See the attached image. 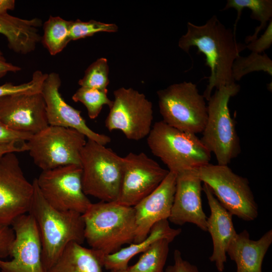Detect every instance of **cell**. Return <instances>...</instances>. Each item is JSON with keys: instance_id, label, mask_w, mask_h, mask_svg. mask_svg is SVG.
Listing matches in <instances>:
<instances>
[{"instance_id": "cell-1", "label": "cell", "mask_w": 272, "mask_h": 272, "mask_svg": "<svg viewBox=\"0 0 272 272\" xmlns=\"http://www.w3.org/2000/svg\"><path fill=\"white\" fill-rule=\"evenodd\" d=\"M187 30L178 42L179 47L189 53L191 47L203 54L205 65L210 70L209 83L203 96L208 101L214 88L235 83L232 67L235 59L246 48V45L237 42L235 33L227 28L214 15L202 25L191 22L187 24Z\"/></svg>"}, {"instance_id": "cell-2", "label": "cell", "mask_w": 272, "mask_h": 272, "mask_svg": "<svg viewBox=\"0 0 272 272\" xmlns=\"http://www.w3.org/2000/svg\"><path fill=\"white\" fill-rule=\"evenodd\" d=\"M34 194L29 211L35 221L42 247V262L46 272L56 261L70 243L85 241V224L82 214L60 211L52 207L43 197L33 181Z\"/></svg>"}, {"instance_id": "cell-3", "label": "cell", "mask_w": 272, "mask_h": 272, "mask_svg": "<svg viewBox=\"0 0 272 272\" xmlns=\"http://www.w3.org/2000/svg\"><path fill=\"white\" fill-rule=\"evenodd\" d=\"M85 240L104 255L113 253L133 242L136 232L133 207L116 201L91 203L82 214Z\"/></svg>"}, {"instance_id": "cell-4", "label": "cell", "mask_w": 272, "mask_h": 272, "mask_svg": "<svg viewBox=\"0 0 272 272\" xmlns=\"http://www.w3.org/2000/svg\"><path fill=\"white\" fill-rule=\"evenodd\" d=\"M152 153L177 174L210 163L211 153L195 134L174 128L162 120L156 122L147 136Z\"/></svg>"}, {"instance_id": "cell-5", "label": "cell", "mask_w": 272, "mask_h": 272, "mask_svg": "<svg viewBox=\"0 0 272 272\" xmlns=\"http://www.w3.org/2000/svg\"><path fill=\"white\" fill-rule=\"evenodd\" d=\"M240 89L235 83L222 86L208 100V117L200 140L214 154L218 165H228L241 152L239 138L228 106L230 98Z\"/></svg>"}, {"instance_id": "cell-6", "label": "cell", "mask_w": 272, "mask_h": 272, "mask_svg": "<svg viewBox=\"0 0 272 272\" xmlns=\"http://www.w3.org/2000/svg\"><path fill=\"white\" fill-rule=\"evenodd\" d=\"M83 189L103 201H116L123 173V158L111 149L88 139L80 156Z\"/></svg>"}, {"instance_id": "cell-7", "label": "cell", "mask_w": 272, "mask_h": 272, "mask_svg": "<svg viewBox=\"0 0 272 272\" xmlns=\"http://www.w3.org/2000/svg\"><path fill=\"white\" fill-rule=\"evenodd\" d=\"M194 171L232 215L245 221L257 217L258 205L246 178L235 173L228 165L209 163Z\"/></svg>"}, {"instance_id": "cell-8", "label": "cell", "mask_w": 272, "mask_h": 272, "mask_svg": "<svg viewBox=\"0 0 272 272\" xmlns=\"http://www.w3.org/2000/svg\"><path fill=\"white\" fill-rule=\"evenodd\" d=\"M162 121L179 130L201 133L208 117L205 98L191 82L174 84L157 92Z\"/></svg>"}, {"instance_id": "cell-9", "label": "cell", "mask_w": 272, "mask_h": 272, "mask_svg": "<svg viewBox=\"0 0 272 272\" xmlns=\"http://www.w3.org/2000/svg\"><path fill=\"white\" fill-rule=\"evenodd\" d=\"M86 141V137L74 129L49 125L27 141V152L42 171L81 166V152Z\"/></svg>"}, {"instance_id": "cell-10", "label": "cell", "mask_w": 272, "mask_h": 272, "mask_svg": "<svg viewBox=\"0 0 272 272\" xmlns=\"http://www.w3.org/2000/svg\"><path fill=\"white\" fill-rule=\"evenodd\" d=\"M114 97L105 122L107 129L120 130L130 140L147 137L153 120L152 102L144 94L130 88L115 90Z\"/></svg>"}, {"instance_id": "cell-11", "label": "cell", "mask_w": 272, "mask_h": 272, "mask_svg": "<svg viewBox=\"0 0 272 272\" xmlns=\"http://www.w3.org/2000/svg\"><path fill=\"white\" fill-rule=\"evenodd\" d=\"M82 173L81 166L69 165L42 171L35 180L43 197L52 207L83 214L92 202L83 191Z\"/></svg>"}, {"instance_id": "cell-12", "label": "cell", "mask_w": 272, "mask_h": 272, "mask_svg": "<svg viewBox=\"0 0 272 272\" xmlns=\"http://www.w3.org/2000/svg\"><path fill=\"white\" fill-rule=\"evenodd\" d=\"M34 189L15 153L0 158V225L11 226L17 218L29 213Z\"/></svg>"}, {"instance_id": "cell-13", "label": "cell", "mask_w": 272, "mask_h": 272, "mask_svg": "<svg viewBox=\"0 0 272 272\" xmlns=\"http://www.w3.org/2000/svg\"><path fill=\"white\" fill-rule=\"evenodd\" d=\"M123 158L121 184L115 201L133 207L153 191L169 171L143 152H130Z\"/></svg>"}, {"instance_id": "cell-14", "label": "cell", "mask_w": 272, "mask_h": 272, "mask_svg": "<svg viewBox=\"0 0 272 272\" xmlns=\"http://www.w3.org/2000/svg\"><path fill=\"white\" fill-rule=\"evenodd\" d=\"M15 233L10 260L0 258L1 272H45L42 247L35 220L29 213L17 218L11 225Z\"/></svg>"}, {"instance_id": "cell-15", "label": "cell", "mask_w": 272, "mask_h": 272, "mask_svg": "<svg viewBox=\"0 0 272 272\" xmlns=\"http://www.w3.org/2000/svg\"><path fill=\"white\" fill-rule=\"evenodd\" d=\"M0 119L13 130L32 135L49 125L41 92L0 98Z\"/></svg>"}, {"instance_id": "cell-16", "label": "cell", "mask_w": 272, "mask_h": 272, "mask_svg": "<svg viewBox=\"0 0 272 272\" xmlns=\"http://www.w3.org/2000/svg\"><path fill=\"white\" fill-rule=\"evenodd\" d=\"M61 80L56 73L48 74L41 91L44 98L49 125L74 129L88 139L105 146L111 139L107 135L91 129L81 115V111L68 104L59 92Z\"/></svg>"}, {"instance_id": "cell-17", "label": "cell", "mask_w": 272, "mask_h": 272, "mask_svg": "<svg viewBox=\"0 0 272 272\" xmlns=\"http://www.w3.org/2000/svg\"><path fill=\"white\" fill-rule=\"evenodd\" d=\"M176 175L174 200L168 220L180 226L192 223L207 231V217L203 211L201 198L202 181L194 169Z\"/></svg>"}, {"instance_id": "cell-18", "label": "cell", "mask_w": 272, "mask_h": 272, "mask_svg": "<svg viewBox=\"0 0 272 272\" xmlns=\"http://www.w3.org/2000/svg\"><path fill=\"white\" fill-rule=\"evenodd\" d=\"M176 175L169 171L153 191L133 207L136 232L133 243L145 239L156 223L168 219L174 200Z\"/></svg>"}, {"instance_id": "cell-19", "label": "cell", "mask_w": 272, "mask_h": 272, "mask_svg": "<svg viewBox=\"0 0 272 272\" xmlns=\"http://www.w3.org/2000/svg\"><path fill=\"white\" fill-rule=\"evenodd\" d=\"M202 191L206 195L211 211L210 216L207 218V231L211 236L213 249L209 259L215 262L219 271L222 272L227 261V249L237 233L233 223V215L220 203L205 183Z\"/></svg>"}, {"instance_id": "cell-20", "label": "cell", "mask_w": 272, "mask_h": 272, "mask_svg": "<svg viewBox=\"0 0 272 272\" xmlns=\"http://www.w3.org/2000/svg\"><path fill=\"white\" fill-rule=\"evenodd\" d=\"M271 243L272 230L257 240H251L244 230L231 241L226 253L235 262L236 272H262V262Z\"/></svg>"}, {"instance_id": "cell-21", "label": "cell", "mask_w": 272, "mask_h": 272, "mask_svg": "<svg viewBox=\"0 0 272 272\" xmlns=\"http://www.w3.org/2000/svg\"><path fill=\"white\" fill-rule=\"evenodd\" d=\"M42 25L40 19H22L8 13L0 14V34L8 40V46L13 51L27 54L36 48L41 41L38 28Z\"/></svg>"}, {"instance_id": "cell-22", "label": "cell", "mask_w": 272, "mask_h": 272, "mask_svg": "<svg viewBox=\"0 0 272 272\" xmlns=\"http://www.w3.org/2000/svg\"><path fill=\"white\" fill-rule=\"evenodd\" d=\"M181 232L180 228H171L168 220H161L153 226L147 237L143 241L132 243L113 253L105 255L103 267L110 271L126 270L129 260L135 255L144 252L158 240L166 239L171 242Z\"/></svg>"}, {"instance_id": "cell-23", "label": "cell", "mask_w": 272, "mask_h": 272, "mask_svg": "<svg viewBox=\"0 0 272 272\" xmlns=\"http://www.w3.org/2000/svg\"><path fill=\"white\" fill-rule=\"evenodd\" d=\"M104 255L100 251L72 242L46 272H102Z\"/></svg>"}, {"instance_id": "cell-24", "label": "cell", "mask_w": 272, "mask_h": 272, "mask_svg": "<svg viewBox=\"0 0 272 272\" xmlns=\"http://www.w3.org/2000/svg\"><path fill=\"white\" fill-rule=\"evenodd\" d=\"M230 8L235 9L237 13L233 31L234 33L242 11L244 8L249 9L251 11V19L257 20L260 23L259 26L256 28L253 35L247 36L245 38V42L247 44L257 38L260 31L265 29L267 23L272 19L271 0H228L223 10Z\"/></svg>"}, {"instance_id": "cell-25", "label": "cell", "mask_w": 272, "mask_h": 272, "mask_svg": "<svg viewBox=\"0 0 272 272\" xmlns=\"http://www.w3.org/2000/svg\"><path fill=\"white\" fill-rule=\"evenodd\" d=\"M70 23L59 16H50L43 24L41 41L50 55L60 53L71 41Z\"/></svg>"}, {"instance_id": "cell-26", "label": "cell", "mask_w": 272, "mask_h": 272, "mask_svg": "<svg viewBox=\"0 0 272 272\" xmlns=\"http://www.w3.org/2000/svg\"><path fill=\"white\" fill-rule=\"evenodd\" d=\"M170 243L166 239L154 242L142 253L134 264L127 267V272H163Z\"/></svg>"}, {"instance_id": "cell-27", "label": "cell", "mask_w": 272, "mask_h": 272, "mask_svg": "<svg viewBox=\"0 0 272 272\" xmlns=\"http://www.w3.org/2000/svg\"><path fill=\"white\" fill-rule=\"evenodd\" d=\"M264 72L272 76V61L266 54L251 53L246 57L239 55L232 67L233 80L239 81L245 75L253 72Z\"/></svg>"}, {"instance_id": "cell-28", "label": "cell", "mask_w": 272, "mask_h": 272, "mask_svg": "<svg viewBox=\"0 0 272 272\" xmlns=\"http://www.w3.org/2000/svg\"><path fill=\"white\" fill-rule=\"evenodd\" d=\"M108 90H99L81 87L72 96L75 102H80L86 107L88 116L92 119H95L100 114L104 105L110 108L113 100L107 97Z\"/></svg>"}, {"instance_id": "cell-29", "label": "cell", "mask_w": 272, "mask_h": 272, "mask_svg": "<svg viewBox=\"0 0 272 272\" xmlns=\"http://www.w3.org/2000/svg\"><path fill=\"white\" fill-rule=\"evenodd\" d=\"M109 67L105 58H100L91 64L78 84L81 87L106 90L109 83Z\"/></svg>"}, {"instance_id": "cell-30", "label": "cell", "mask_w": 272, "mask_h": 272, "mask_svg": "<svg viewBox=\"0 0 272 272\" xmlns=\"http://www.w3.org/2000/svg\"><path fill=\"white\" fill-rule=\"evenodd\" d=\"M118 27L114 24L105 23L90 20L87 22L80 20L70 21V37L71 41L76 40L93 36L101 32H115Z\"/></svg>"}, {"instance_id": "cell-31", "label": "cell", "mask_w": 272, "mask_h": 272, "mask_svg": "<svg viewBox=\"0 0 272 272\" xmlns=\"http://www.w3.org/2000/svg\"><path fill=\"white\" fill-rule=\"evenodd\" d=\"M47 75L48 74L37 70L33 73L31 80L27 83L14 85L8 82L0 85V98L13 94L40 93Z\"/></svg>"}, {"instance_id": "cell-32", "label": "cell", "mask_w": 272, "mask_h": 272, "mask_svg": "<svg viewBox=\"0 0 272 272\" xmlns=\"http://www.w3.org/2000/svg\"><path fill=\"white\" fill-rule=\"evenodd\" d=\"M272 44V19L268 22L266 29L259 37L251 41L246 45V48L252 52L261 53L268 49Z\"/></svg>"}, {"instance_id": "cell-33", "label": "cell", "mask_w": 272, "mask_h": 272, "mask_svg": "<svg viewBox=\"0 0 272 272\" xmlns=\"http://www.w3.org/2000/svg\"><path fill=\"white\" fill-rule=\"evenodd\" d=\"M15 233L11 226L0 225V258L10 256Z\"/></svg>"}, {"instance_id": "cell-34", "label": "cell", "mask_w": 272, "mask_h": 272, "mask_svg": "<svg viewBox=\"0 0 272 272\" xmlns=\"http://www.w3.org/2000/svg\"><path fill=\"white\" fill-rule=\"evenodd\" d=\"M32 135L30 133L13 130L8 127L0 119V145L20 141L27 142Z\"/></svg>"}, {"instance_id": "cell-35", "label": "cell", "mask_w": 272, "mask_h": 272, "mask_svg": "<svg viewBox=\"0 0 272 272\" xmlns=\"http://www.w3.org/2000/svg\"><path fill=\"white\" fill-rule=\"evenodd\" d=\"M165 272H199L196 266L183 259L178 249L174 252V263L169 265Z\"/></svg>"}, {"instance_id": "cell-36", "label": "cell", "mask_w": 272, "mask_h": 272, "mask_svg": "<svg viewBox=\"0 0 272 272\" xmlns=\"http://www.w3.org/2000/svg\"><path fill=\"white\" fill-rule=\"evenodd\" d=\"M28 150L27 142L24 141L0 145V158L7 153L27 152Z\"/></svg>"}, {"instance_id": "cell-37", "label": "cell", "mask_w": 272, "mask_h": 272, "mask_svg": "<svg viewBox=\"0 0 272 272\" xmlns=\"http://www.w3.org/2000/svg\"><path fill=\"white\" fill-rule=\"evenodd\" d=\"M21 70V68L8 62L3 53L0 50V79L5 77L8 73H16Z\"/></svg>"}, {"instance_id": "cell-38", "label": "cell", "mask_w": 272, "mask_h": 272, "mask_svg": "<svg viewBox=\"0 0 272 272\" xmlns=\"http://www.w3.org/2000/svg\"><path fill=\"white\" fill-rule=\"evenodd\" d=\"M14 0H0V14L8 13L9 10H13L15 7Z\"/></svg>"}, {"instance_id": "cell-39", "label": "cell", "mask_w": 272, "mask_h": 272, "mask_svg": "<svg viewBox=\"0 0 272 272\" xmlns=\"http://www.w3.org/2000/svg\"><path fill=\"white\" fill-rule=\"evenodd\" d=\"M110 272H127L126 270H111Z\"/></svg>"}]
</instances>
